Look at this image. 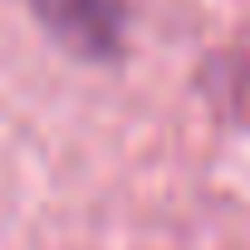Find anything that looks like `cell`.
I'll return each mask as SVG.
<instances>
[{
  "label": "cell",
  "mask_w": 250,
  "mask_h": 250,
  "mask_svg": "<svg viewBox=\"0 0 250 250\" xmlns=\"http://www.w3.org/2000/svg\"><path fill=\"white\" fill-rule=\"evenodd\" d=\"M35 20L79 59H118L123 54V0H30Z\"/></svg>",
  "instance_id": "1"
},
{
  "label": "cell",
  "mask_w": 250,
  "mask_h": 250,
  "mask_svg": "<svg viewBox=\"0 0 250 250\" xmlns=\"http://www.w3.org/2000/svg\"><path fill=\"white\" fill-rule=\"evenodd\" d=\"M201 88L206 98L240 128H250V59L245 54H216L206 69H201Z\"/></svg>",
  "instance_id": "2"
}]
</instances>
